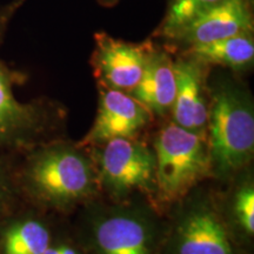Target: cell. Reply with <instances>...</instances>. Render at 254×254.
Wrapping results in <instances>:
<instances>
[{"mask_svg":"<svg viewBox=\"0 0 254 254\" xmlns=\"http://www.w3.org/2000/svg\"><path fill=\"white\" fill-rule=\"evenodd\" d=\"M207 142L212 174L228 179L251 163L254 153V107L249 88L232 78L209 86Z\"/></svg>","mask_w":254,"mask_h":254,"instance_id":"cell-3","label":"cell"},{"mask_svg":"<svg viewBox=\"0 0 254 254\" xmlns=\"http://www.w3.org/2000/svg\"><path fill=\"white\" fill-rule=\"evenodd\" d=\"M18 155H0V221L21 202L15 184Z\"/></svg>","mask_w":254,"mask_h":254,"instance_id":"cell-17","label":"cell"},{"mask_svg":"<svg viewBox=\"0 0 254 254\" xmlns=\"http://www.w3.org/2000/svg\"><path fill=\"white\" fill-rule=\"evenodd\" d=\"M154 46L151 39L128 43L105 32L95 33L90 62L98 85L131 93L140 80Z\"/></svg>","mask_w":254,"mask_h":254,"instance_id":"cell-8","label":"cell"},{"mask_svg":"<svg viewBox=\"0 0 254 254\" xmlns=\"http://www.w3.org/2000/svg\"><path fill=\"white\" fill-rule=\"evenodd\" d=\"M98 2H99L100 5L103 6H106V7H110V6H113L116 5L117 2L119 1V0H97Z\"/></svg>","mask_w":254,"mask_h":254,"instance_id":"cell-19","label":"cell"},{"mask_svg":"<svg viewBox=\"0 0 254 254\" xmlns=\"http://www.w3.org/2000/svg\"><path fill=\"white\" fill-rule=\"evenodd\" d=\"M231 220L226 221L239 245L250 254L254 237V186L247 179L234 190L231 200Z\"/></svg>","mask_w":254,"mask_h":254,"instance_id":"cell-15","label":"cell"},{"mask_svg":"<svg viewBox=\"0 0 254 254\" xmlns=\"http://www.w3.org/2000/svg\"><path fill=\"white\" fill-rule=\"evenodd\" d=\"M209 68L211 66L183 53L174 59L177 90L171 110L173 123L202 136L207 133Z\"/></svg>","mask_w":254,"mask_h":254,"instance_id":"cell-11","label":"cell"},{"mask_svg":"<svg viewBox=\"0 0 254 254\" xmlns=\"http://www.w3.org/2000/svg\"><path fill=\"white\" fill-rule=\"evenodd\" d=\"M99 189L124 201L136 190H155L154 152L135 138H116L95 146Z\"/></svg>","mask_w":254,"mask_h":254,"instance_id":"cell-7","label":"cell"},{"mask_svg":"<svg viewBox=\"0 0 254 254\" xmlns=\"http://www.w3.org/2000/svg\"><path fill=\"white\" fill-rule=\"evenodd\" d=\"M152 114L131 94L99 86V103L93 125L80 146H98L116 138H135Z\"/></svg>","mask_w":254,"mask_h":254,"instance_id":"cell-10","label":"cell"},{"mask_svg":"<svg viewBox=\"0 0 254 254\" xmlns=\"http://www.w3.org/2000/svg\"><path fill=\"white\" fill-rule=\"evenodd\" d=\"M155 195L163 204L180 202L212 174L206 136L168 124L154 139Z\"/></svg>","mask_w":254,"mask_h":254,"instance_id":"cell-5","label":"cell"},{"mask_svg":"<svg viewBox=\"0 0 254 254\" xmlns=\"http://www.w3.org/2000/svg\"><path fill=\"white\" fill-rule=\"evenodd\" d=\"M26 0H11L0 7V47L9 23ZM25 73L0 57V155H20L34 146L53 140L64 116L62 106L49 98L20 101L15 87L26 81Z\"/></svg>","mask_w":254,"mask_h":254,"instance_id":"cell-2","label":"cell"},{"mask_svg":"<svg viewBox=\"0 0 254 254\" xmlns=\"http://www.w3.org/2000/svg\"><path fill=\"white\" fill-rule=\"evenodd\" d=\"M15 184L21 201L41 211H68L99 190L93 159L56 139L18 155Z\"/></svg>","mask_w":254,"mask_h":254,"instance_id":"cell-1","label":"cell"},{"mask_svg":"<svg viewBox=\"0 0 254 254\" xmlns=\"http://www.w3.org/2000/svg\"><path fill=\"white\" fill-rule=\"evenodd\" d=\"M225 0H168L166 13L153 36L167 39L171 34L185 26L193 18L214 7Z\"/></svg>","mask_w":254,"mask_h":254,"instance_id":"cell-16","label":"cell"},{"mask_svg":"<svg viewBox=\"0 0 254 254\" xmlns=\"http://www.w3.org/2000/svg\"><path fill=\"white\" fill-rule=\"evenodd\" d=\"M253 28L252 0H225L196 15L165 40L183 51L193 45L251 33Z\"/></svg>","mask_w":254,"mask_h":254,"instance_id":"cell-9","label":"cell"},{"mask_svg":"<svg viewBox=\"0 0 254 254\" xmlns=\"http://www.w3.org/2000/svg\"><path fill=\"white\" fill-rule=\"evenodd\" d=\"M20 204L0 221V254H44L55 239L51 225L41 209Z\"/></svg>","mask_w":254,"mask_h":254,"instance_id":"cell-12","label":"cell"},{"mask_svg":"<svg viewBox=\"0 0 254 254\" xmlns=\"http://www.w3.org/2000/svg\"><path fill=\"white\" fill-rule=\"evenodd\" d=\"M182 53L208 66H221L236 72L249 71L254 63L253 32L190 46Z\"/></svg>","mask_w":254,"mask_h":254,"instance_id":"cell-14","label":"cell"},{"mask_svg":"<svg viewBox=\"0 0 254 254\" xmlns=\"http://www.w3.org/2000/svg\"><path fill=\"white\" fill-rule=\"evenodd\" d=\"M164 231L140 206H97L87 214L77 244L82 254H158Z\"/></svg>","mask_w":254,"mask_h":254,"instance_id":"cell-4","label":"cell"},{"mask_svg":"<svg viewBox=\"0 0 254 254\" xmlns=\"http://www.w3.org/2000/svg\"><path fill=\"white\" fill-rule=\"evenodd\" d=\"M44 254H82L78 244L69 243L67 240L53 239L52 244Z\"/></svg>","mask_w":254,"mask_h":254,"instance_id":"cell-18","label":"cell"},{"mask_svg":"<svg viewBox=\"0 0 254 254\" xmlns=\"http://www.w3.org/2000/svg\"><path fill=\"white\" fill-rule=\"evenodd\" d=\"M180 202L158 254H249L211 198L189 194Z\"/></svg>","mask_w":254,"mask_h":254,"instance_id":"cell-6","label":"cell"},{"mask_svg":"<svg viewBox=\"0 0 254 254\" xmlns=\"http://www.w3.org/2000/svg\"><path fill=\"white\" fill-rule=\"evenodd\" d=\"M176 90L174 59L166 49L154 46L140 80L128 94L144 105L152 116L165 117L172 110Z\"/></svg>","mask_w":254,"mask_h":254,"instance_id":"cell-13","label":"cell"}]
</instances>
